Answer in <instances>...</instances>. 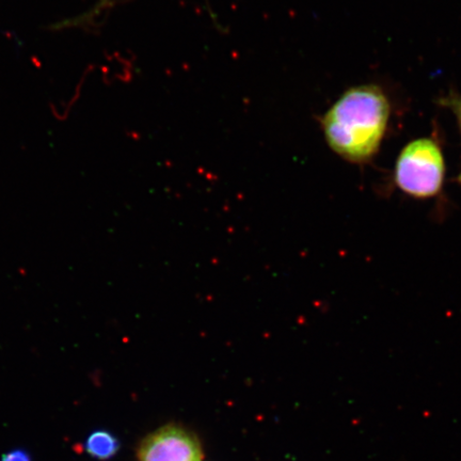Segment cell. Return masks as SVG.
Returning a JSON list of instances; mask_svg holds the SVG:
<instances>
[{
  "instance_id": "cell-1",
  "label": "cell",
  "mask_w": 461,
  "mask_h": 461,
  "mask_svg": "<svg viewBox=\"0 0 461 461\" xmlns=\"http://www.w3.org/2000/svg\"><path fill=\"white\" fill-rule=\"evenodd\" d=\"M390 116V101L382 89L365 85L343 93L320 123L327 144L335 154L353 164H365L381 146Z\"/></svg>"
},
{
  "instance_id": "cell-2",
  "label": "cell",
  "mask_w": 461,
  "mask_h": 461,
  "mask_svg": "<svg viewBox=\"0 0 461 461\" xmlns=\"http://www.w3.org/2000/svg\"><path fill=\"white\" fill-rule=\"evenodd\" d=\"M445 163L440 145L432 138L411 141L398 155L394 167L396 186L417 199L437 196L442 189Z\"/></svg>"
},
{
  "instance_id": "cell-3",
  "label": "cell",
  "mask_w": 461,
  "mask_h": 461,
  "mask_svg": "<svg viewBox=\"0 0 461 461\" xmlns=\"http://www.w3.org/2000/svg\"><path fill=\"white\" fill-rule=\"evenodd\" d=\"M139 461H201L202 448L188 429L167 425L149 433L138 447Z\"/></svg>"
},
{
  "instance_id": "cell-4",
  "label": "cell",
  "mask_w": 461,
  "mask_h": 461,
  "mask_svg": "<svg viewBox=\"0 0 461 461\" xmlns=\"http://www.w3.org/2000/svg\"><path fill=\"white\" fill-rule=\"evenodd\" d=\"M85 450L94 459L105 461L119 452L120 442L109 432L96 431L86 440Z\"/></svg>"
},
{
  "instance_id": "cell-5",
  "label": "cell",
  "mask_w": 461,
  "mask_h": 461,
  "mask_svg": "<svg viewBox=\"0 0 461 461\" xmlns=\"http://www.w3.org/2000/svg\"><path fill=\"white\" fill-rule=\"evenodd\" d=\"M440 104L443 105L444 107L452 110L455 116H456L460 132H461V95L458 94V93H451V94H448L447 96L441 98ZM457 180L461 184V171L458 174Z\"/></svg>"
},
{
  "instance_id": "cell-6",
  "label": "cell",
  "mask_w": 461,
  "mask_h": 461,
  "mask_svg": "<svg viewBox=\"0 0 461 461\" xmlns=\"http://www.w3.org/2000/svg\"><path fill=\"white\" fill-rule=\"evenodd\" d=\"M1 461H32L30 455L23 450H14L2 455Z\"/></svg>"
}]
</instances>
